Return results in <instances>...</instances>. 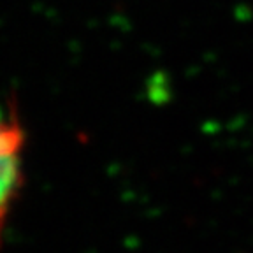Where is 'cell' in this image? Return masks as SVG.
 <instances>
[{"label": "cell", "instance_id": "6da1fadb", "mask_svg": "<svg viewBox=\"0 0 253 253\" xmlns=\"http://www.w3.org/2000/svg\"><path fill=\"white\" fill-rule=\"evenodd\" d=\"M27 130L12 100L0 99V243L25 185Z\"/></svg>", "mask_w": 253, "mask_h": 253}]
</instances>
